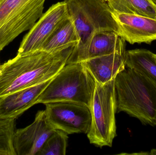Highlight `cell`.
I'll use <instances>...</instances> for the list:
<instances>
[{"instance_id":"1","label":"cell","mask_w":156,"mask_h":155,"mask_svg":"<svg viewBox=\"0 0 156 155\" xmlns=\"http://www.w3.org/2000/svg\"><path fill=\"white\" fill-rule=\"evenodd\" d=\"M76 46L53 52L17 55L2 65L0 97L38 85L54 78L68 63Z\"/></svg>"},{"instance_id":"2","label":"cell","mask_w":156,"mask_h":155,"mask_svg":"<svg viewBox=\"0 0 156 155\" xmlns=\"http://www.w3.org/2000/svg\"><path fill=\"white\" fill-rule=\"evenodd\" d=\"M69 17L76 32L77 42L69 62L85 60L94 35L103 32L119 35V28L112 12L105 0H65Z\"/></svg>"},{"instance_id":"3","label":"cell","mask_w":156,"mask_h":155,"mask_svg":"<svg viewBox=\"0 0 156 155\" xmlns=\"http://www.w3.org/2000/svg\"><path fill=\"white\" fill-rule=\"evenodd\" d=\"M115 84L117 112L126 113L143 124L156 126V87L153 83L136 70L127 68L116 76Z\"/></svg>"},{"instance_id":"4","label":"cell","mask_w":156,"mask_h":155,"mask_svg":"<svg viewBox=\"0 0 156 155\" xmlns=\"http://www.w3.org/2000/svg\"><path fill=\"white\" fill-rule=\"evenodd\" d=\"M96 82L83 62L67 63L51 80L37 104L72 102L90 108Z\"/></svg>"},{"instance_id":"5","label":"cell","mask_w":156,"mask_h":155,"mask_svg":"<svg viewBox=\"0 0 156 155\" xmlns=\"http://www.w3.org/2000/svg\"><path fill=\"white\" fill-rule=\"evenodd\" d=\"M115 79L104 84L96 83L90 110L91 123L87 137L98 147H111L116 136L117 100Z\"/></svg>"},{"instance_id":"6","label":"cell","mask_w":156,"mask_h":155,"mask_svg":"<svg viewBox=\"0 0 156 155\" xmlns=\"http://www.w3.org/2000/svg\"><path fill=\"white\" fill-rule=\"evenodd\" d=\"M46 0H0V52L30 30L43 14Z\"/></svg>"},{"instance_id":"7","label":"cell","mask_w":156,"mask_h":155,"mask_svg":"<svg viewBox=\"0 0 156 155\" xmlns=\"http://www.w3.org/2000/svg\"><path fill=\"white\" fill-rule=\"evenodd\" d=\"M45 105L46 117L52 128L62 130L68 135L88 133L91 123L89 107L72 102H55Z\"/></svg>"},{"instance_id":"8","label":"cell","mask_w":156,"mask_h":155,"mask_svg":"<svg viewBox=\"0 0 156 155\" xmlns=\"http://www.w3.org/2000/svg\"><path fill=\"white\" fill-rule=\"evenodd\" d=\"M68 18L67 6L65 1L52 5L25 35L17 55L41 51L55 31Z\"/></svg>"},{"instance_id":"9","label":"cell","mask_w":156,"mask_h":155,"mask_svg":"<svg viewBox=\"0 0 156 155\" xmlns=\"http://www.w3.org/2000/svg\"><path fill=\"white\" fill-rule=\"evenodd\" d=\"M55 130L48 123L44 111H38L31 124L16 130L13 146L16 155H37Z\"/></svg>"},{"instance_id":"10","label":"cell","mask_w":156,"mask_h":155,"mask_svg":"<svg viewBox=\"0 0 156 155\" xmlns=\"http://www.w3.org/2000/svg\"><path fill=\"white\" fill-rule=\"evenodd\" d=\"M119 28V35L131 44H150L156 40V19L112 12Z\"/></svg>"},{"instance_id":"11","label":"cell","mask_w":156,"mask_h":155,"mask_svg":"<svg viewBox=\"0 0 156 155\" xmlns=\"http://www.w3.org/2000/svg\"><path fill=\"white\" fill-rule=\"evenodd\" d=\"M52 79L0 97V118L16 119L37 104L39 96Z\"/></svg>"},{"instance_id":"12","label":"cell","mask_w":156,"mask_h":155,"mask_svg":"<svg viewBox=\"0 0 156 155\" xmlns=\"http://www.w3.org/2000/svg\"><path fill=\"white\" fill-rule=\"evenodd\" d=\"M96 83L104 84L126 68L125 54L114 53L82 62Z\"/></svg>"},{"instance_id":"13","label":"cell","mask_w":156,"mask_h":155,"mask_svg":"<svg viewBox=\"0 0 156 155\" xmlns=\"http://www.w3.org/2000/svg\"><path fill=\"white\" fill-rule=\"evenodd\" d=\"M126 45L125 40L116 33L111 32L97 33L92 39L84 61L114 53L125 54Z\"/></svg>"},{"instance_id":"14","label":"cell","mask_w":156,"mask_h":155,"mask_svg":"<svg viewBox=\"0 0 156 155\" xmlns=\"http://www.w3.org/2000/svg\"><path fill=\"white\" fill-rule=\"evenodd\" d=\"M126 66L138 71L146 76L156 87V57L155 54L144 49L126 51Z\"/></svg>"},{"instance_id":"15","label":"cell","mask_w":156,"mask_h":155,"mask_svg":"<svg viewBox=\"0 0 156 155\" xmlns=\"http://www.w3.org/2000/svg\"><path fill=\"white\" fill-rule=\"evenodd\" d=\"M77 36L75 25L69 17L57 28L41 51L53 52L70 46H76Z\"/></svg>"},{"instance_id":"16","label":"cell","mask_w":156,"mask_h":155,"mask_svg":"<svg viewBox=\"0 0 156 155\" xmlns=\"http://www.w3.org/2000/svg\"><path fill=\"white\" fill-rule=\"evenodd\" d=\"M113 12L156 19V6L150 0H105Z\"/></svg>"},{"instance_id":"17","label":"cell","mask_w":156,"mask_h":155,"mask_svg":"<svg viewBox=\"0 0 156 155\" xmlns=\"http://www.w3.org/2000/svg\"><path fill=\"white\" fill-rule=\"evenodd\" d=\"M68 134L56 129L44 143L37 155H65L66 153Z\"/></svg>"},{"instance_id":"18","label":"cell","mask_w":156,"mask_h":155,"mask_svg":"<svg viewBox=\"0 0 156 155\" xmlns=\"http://www.w3.org/2000/svg\"><path fill=\"white\" fill-rule=\"evenodd\" d=\"M15 119L0 118V155H16L13 146Z\"/></svg>"},{"instance_id":"19","label":"cell","mask_w":156,"mask_h":155,"mask_svg":"<svg viewBox=\"0 0 156 155\" xmlns=\"http://www.w3.org/2000/svg\"><path fill=\"white\" fill-rule=\"evenodd\" d=\"M150 1L156 6V0H150Z\"/></svg>"},{"instance_id":"20","label":"cell","mask_w":156,"mask_h":155,"mask_svg":"<svg viewBox=\"0 0 156 155\" xmlns=\"http://www.w3.org/2000/svg\"><path fill=\"white\" fill-rule=\"evenodd\" d=\"M2 65L0 64V72H1V69H2Z\"/></svg>"},{"instance_id":"21","label":"cell","mask_w":156,"mask_h":155,"mask_svg":"<svg viewBox=\"0 0 156 155\" xmlns=\"http://www.w3.org/2000/svg\"><path fill=\"white\" fill-rule=\"evenodd\" d=\"M155 56H156V54H155Z\"/></svg>"}]
</instances>
